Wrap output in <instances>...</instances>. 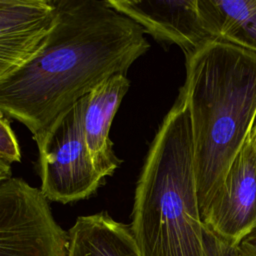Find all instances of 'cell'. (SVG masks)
<instances>
[{"instance_id": "1", "label": "cell", "mask_w": 256, "mask_h": 256, "mask_svg": "<svg viewBox=\"0 0 256 256\" xmlns=\"http://www.w3.org/2000/svg\"><path fill=\"white\" fill-rule=\"evenodd\" d=\"M52 2L55 18L41 46L0 78V114L33 136L150 48L144 29L107 0Z\"/></svg>"}, {"instance_id": "2", "label": "cell", "mask_w": 256, "mask_h": 256, "mask_svg": "<svg viewBox=\"0 0 256 256\" xmlns=\"http://www.w3.org/2000/svg\"><path fill=\"white\" fill-rule=\"evenodd\" d=\"M179 91L190 120L200 210L222 184L256 120V53L212 40L185 55Z\"/></svg>"}, {"instance_id": "3", "label": "cell", "mask_w": 256, "mask_h": 256, "mask_svg": "<svg viewBox=\"0 0 256 256\" xmlns=\"http://www.w3.org/2000/svg\"><path fill=\"white\" fill-rule=\"evenodd\" d=\"M130 229L140 256H207L190 120L178 95L136 183Z\"/></svg>"}, {"instance_id": "4", "label": "cell", "mask_w": 256, "mask_h": 256, "mask_svg": "<svg viewBox=\"0 0 256 256\" xmlns=\"http://www.w3.org/2000/svg\"><path fill=\"white\" fill-rule=\"evenodd\" d=\"M88 95L57 117L35 140L40 190L47 200L62 204L90 197L104 178L95 169L84 135Z\"/></svg>"}, {"instance_id": "5", "label": "cell", "mask_w": 256, "mask_h": 256, "mask_svg": "<svg viewBox=\"0 0 256 256\" xmlns=\"http://www.w3.org/2000/svg\"><path fill=\"white\" fill-rule=\"evenodd\" d=\"M68 232L40 188L10 177L0 183V256H67Z\"/></svg>"}, {"instance_id": "6", "label": "cell", "mask_w": 256, "mask_h": 256, "mask_svg": "<svg viewBox=\"0 0 256 256\" xmlns=\"http://www.w3.org/2000/svg\"><path fill=\"white\" fill-rule=\"evenodd\" d=\"M200 215L204 228L231 247L256 228V155L249 138Z\"/></svg>"}, {"instance_id": "7", "label": "cell", "mask_w": 256, "mask_h": 256, "mask_svg": "<svg viewBox=\"0 0 256 256\" xmlns=\"http://www.w3.org/2000/svg\"><path fill=\"white\" fill-rule=\"evenodd\" d=\"M156 41L179 46L185 55L214 40L206 31L198 0H107Z\"/></svg>"}, {"instance_id": "8", "label": "cell", "mask_w": 256, "mask_h": 256, "mask_svg": "<svg viewBox=\"0 0 256 256\" xmlns=\"http://www.w3.org/2000/svg\"><path fill=\"white\" fill-rule=\"evenodd\" d=\"M54 18L50 0H15L0 8V78L41 46Z\"/></svg>"}, {"instance_id": "9", "label": "cell", "mask_w": 256, "mask_h": 256, "mask_svg": "<svg viewBox=\"0 0 256 256\" xmlns=\"http://www.w3.org/2000/svg\"><path fill=\"white\" fill-rule=\"evenodd\" d=\"M129 86L126 74H115L88 94L83 119L84 135L93 165L102 178L111 176L121 163L114 153L109 132Z\"/></svg>"}, {"instance_id": "10", "label": "cell", "mask_w": 256, "mask_h": 256, "mask_svg": "<svg viewBox=\"0 0 256 256\" xmlns=\"http://www.w3.org/2000/svg\"><path fill=\"white\" fill-rule=\"evenodd\" d=\"M67 232V256H140L130 225L104 211L79 216Z\"/></svg>"}, {"instance_id": "11", "label": "cell", "mask_w": 256, "mask_h": 256, "mask_svg": "<svg viewBox=\"0 0 256 256\" xmlns=\"http://www.w3.org/2000/svg\"><path fill=\"white\" fill-rule=\"evenodd\" d=\"M198 7L214 40L256 53V0H198Z\"/></svg>"}, {"instance_id": "12", "label": "cell", "mask_w": 256, "mask_h": 256, "mask_svg": "<svg viewBox=\"0 0 256 256\" xmlns=\"http://www.w3.org/2000/svg\"><path fill=\"white\" fill-rule=\"evenodd\" d=\"M0 157L7 162L21 161V150L8 120L0 114Z\"/></svg>"}, {"instance_id": "13", "label": "cell", "mask_w": 256, "mask_h": 256, "mask_svg": "<svg viewBox=\"0 0 256 256\" xmlns=\"http://www.w3.org/2000/svg\"><path fill=\"white\" fill-rule=\"evenodd\" d=\"M204 241L207 256H240L236 247L226 245L205 228Z\"/></svg>"}, {"instance_id": "14", "label": "cell", "mask_w": 256, "mask_h": 256, "mask_svg": "<svg viewBox=\"0 0 256 256\" xmlns=\"http://www.w3.org/2000/svg\"><path fill=\"white\" fill-rule=\"evenodd\" d=\"M236 248L240 256H256V228L244 237Z\"/></svg>"}, {"instance_id": "15", "label": "cell", "mask_w": 256, "mask_h": 256, "mask_svg": "<svg viewBox=\"0 0 256 256\" xmlns=\"http://www.w3.org/2000/svg\"><path fill=\"white\" fill-rule=\"evenodd\" d=\"M12 177L11 164L0 157V183Z\"/></svg>"}, {"instance_id": "16", "label": "cell", "mask_w": 256, "mask_h": 256, "mask_svg": "<svg viewBox=\"0 0 256 256\" xmlns=\"http://www.w3.org/2000/svg\"><path fill=\"white\" fill-rule=\"evenodd\" d=\"M249 141L254 149V152H255V155H256V120H255V123L251 129V132L249 134Z\"/></svg>"}, {"instance_id": "17", "label": "cell", "mask_w": 256, "mask_h": 256, "mask_svg": "<svg viewBox=\"0 0 256 256\" xmlns=\"http://www.w3.org/2000/svg\"><path fill=\"white\" fill-rule=\"evenodd\" d=\"M15 0H0V8L12 4Z\"/></svg>"}]
</instances>
